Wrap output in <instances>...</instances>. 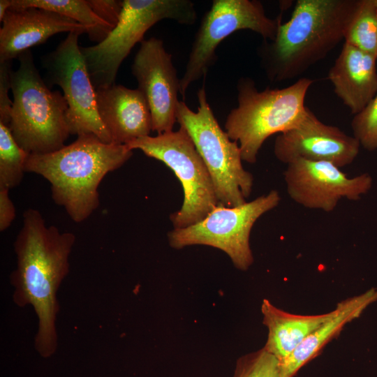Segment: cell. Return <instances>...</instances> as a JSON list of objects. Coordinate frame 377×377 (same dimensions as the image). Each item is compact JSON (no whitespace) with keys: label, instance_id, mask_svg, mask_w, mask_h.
<instances>
[{"label":"cell","instance_id":"3","mask_svg":"<svg viewBox=\"0 0 377 377\" xmlns=\"http://www.w3.org/2000/svg\"><path fill=\"white\" fill-rule=\"evenodd\" d=\"M132 155L126 145L105 143L93 134H84L55 151L29 154L25 172L47 180L54 203L74 222L81 223L98 207V187L105 176Z\"/></svg>","mask_w":377,"mask_h":377},{"label":"cell","instance_id":"9","mask_svg":"<svg viewBox=\"0 0 377 377\" xmlns=\"http://www.w3.org/2000/svg\"><path fill=\"white\" fill-rule=\"evenodd\" d=\"M281 23V15L267 16L257 0H214L202 18L195 35L185 71L180 78L179 94L185 99L190 85L205 77L217 60L219 45L235 31L251 30L263 40L274 39Z\"/></svg>","mask_w":377,"mask_h":377},{"label":"cell","instance_id":"6","mask_svg":"<svg viewBox=\"0 0 377 377\" xmlns=\"http://www.w3.org/2000/svg\"><path fill=\"white\" fill-rule=\"evenodd\" d=\"M198 106L193 111L184 101L176 110V121L192 139L211 176L220 205L235 207L246 202L253 177L242 165L238 143L218 123L210 107L205 87L197 93Z\"/></svg>","mask_w":377,"mask_h":377},{"label":"cell","instance_id":"15","mask_svg":"<svg viewBox=\"0 0 377 377\" xmlns=\"http://www.w3.org/2000/svg\"><path fill=\"white\" fill-rule=\"evenodd\" d=\"M0 29V62L12 61L31 47L61 32H90V29L54 12L29 7L10 8Z\"/></svg>","mask_w":377,"mask_h":377},{"label":"cell","instance_id":"17","mask_svg":"<svg viewBox=\"0 0 377 377\" xmlns=\"http://www.w3.org/2000/svg\"><path fill=\"white\" fill-rule=\"evenodd\" d=\"M377 59L345 43L327 78L352 114L360 112L377 94Z\"/></svg>","mask_w":377,"mask_h":377},{"label":"cell","instance_id":"26","mask_svg":"<svg viewBox=\"0 0 377 377\" xmlns=\"http://www.w3.org/2000/svg\"><path fill=\"white\" fill-rule=\"evenodd\" d=\"M92 11L113 29L117 24L123 8V0H87Z\"/></svg>","mask_w":377,"mask_h":377},{"label":"cell","instance_id":"29","mask_svg":"<svg viewBox=\"0 0 377 377\" xmlns=\"http://www.w3.org/2000/svg\"><path fill=\"white\" fill-rule=\"evenodd\" d=\"M374 3L375 6H376V8L377 9V0H374Z\"/></svg>","mask_w":377,"mask_h":377},{"label":"cell","instance_id":"19","mask_svg":"<svg viewBox=\"0 0 377 377\" xmlns=\"http://www.w3.org/2000/svg\"><path fill=\"white\" fill-rule=\"evenodd\" d=\"M261 311L268 336L263 347L275 356L279 363L288 357L304 340L331 315L332 311L318 315L288 313L264 300Z\"/></svg>","mask_w":377,"mask_h":377},{"label":"cell","instance_id":"7","mask_svg":"<svg viewBox=\"0 0 377 377\" xmlns=\"http://www.w3.org/2000/svg\"><path fill=\"white\" fill-rule=\"evenodd\" d=\"M165 19L193 25L197 20L194 3L190 0H123L119 20L106 38L96 45L80 47L94 88L114 84L119 68L133 47L151 27Z\"/></svg>","mask_w":377,"mask_h":377},{"label":"cell","instance_id":"8","mask_svg":"<svg viewBox=\"0 0 377 377\" xmlns=\"http://www.w3.org/2000/svg\"><path fill=\"white\" fill-rule=\"evenodd\" d=\"M126 145L165 163L181 182L184 200L180 209L170 215L174 228L201 221L219 205L208 170L184 128L142 137Z\"/></svg>","mask_w":377,"mask_h":377},{"label":"cell","instance_id":"14","mask_svg":"<svg viewBox=\"0 0 377 377\" xmlns=\"http://www.w3.org/2000/svg\"><path fill=\"white\" fill-rule=\"evenodd\" d=\"M360 144L354 137L337 126L325 124L307 108L301 121L279 133L274 153L284 163L297 159L329 162L341 168L353 162Z\"/></svg>","mask_w":377,"mask_h":377},{"label":"cell","instance_id":"4","mask_svg":"<svg viewBox=\"0 0 377 377\" xmlns=\"http://www.w3.org/2000/svg\"><path fill=\"white\" fill-rule=\"evenodd\" d=\"M313 80L302 77L282 89L259 91L255 81L242 77L237 82V105L228 113L225 131L238 143L242 160L256 162L264 142L271 135L296 126L306 114L305 97Z\"/></svg>","mask_w":377,"mask_h":377},{"label":"cell","instance_id":"13","mask_svg":"<svg viewBox=\"0 0 377 377\" xmlns=\"http://www.w3.org/2000/svg\"><path fill=\"white\" fill-rule=\"evenodd\" d=\"M131 73L150 110L152 131L157 134L172 131L177 122L180 79L162 40L151 37L140 43Z\"/></svg>","mask_w":377,"mask_h":377},{"label":"cell","instance_id":"21","mask_svg":"<svg viewBox=\"0 0 377 377\" xmlns=\"http://www.w3.org/2000/svg\"><path fill=\"white\" fill-rule=\"evenodd\" d=\"M343 39L345 43L377 59V9L374 0H358Z\"/></svg>","mask_w":377,"mask_h":377},{"label":"cell","instance_id":"20","mask_svg":"<svg viewBox=\"0 0 377 377\" xmlns=\"http://www.w3.org/2000/svg\"><path fill=\"white\" fill-rule=\"evenodd\" d=\"M11 9L35 7L57 13L90 29L88 34L98 43L113 29L91 9L87 0H11Z\"/></svg>","mask_w":377,"mask_h":377},{"label":"cell","instance_id":"27","mask_svg":"<svg viewBox=\"0 0 377 377\" xmlns=\"http://www.w3.org/2000/svg\"><path fill=\"white\" fill-rule=\"evenodd\" d=\"M9 189L0 187V231L8 228L14 221L16 212L9 196Z\"/></svg>","mask_w":377,"mask_h":377},{"label":"cell","instance_id":"12","mask_svg":"<svg viewBox=\"0 0 377 377\" xmlns=\"http://www.w3.org/2000/svg\"><path fill=\"white\" fill-rule=\"evenodd\" d=\"M287 165L283 176L288 194L309 209L332 212L341 199L360 200L372 186L368 173L350 178L329 162L297 159Z\"/></svg>","mask_w":377,"mask_h":377},{"label":"cell","instance_id":"23","mask_svg":"<svg viewBox=\"0 0 377 377\" xmlns=\"http://www.w3.org/2000/svg\"><path fill=\"white\" fill-rule=\"evenodd\" d=\"M233 377H281L279 362L263 348L239 357Z\"/></svg>","mask_w":377,"mask_h":377},{"label":"cell","instance_id":"1","mask_svg":"<svg viewBox=\"0 0 377 377\" xmlns=\"http://www.w3.org/2000/svg\"><path fill=\"white\" fill-rule=\"evenodd\" d=\"M22 221L14 242L17 266L10 276L13 301L19 307H33L38 318L35 348L42 357L48 358L58 346L57 294L69 273V258L76 238L71 232L47 226L36 209L25 210Z\"/></svg>","mask_w":377,"mask_h":377},{"label":"cell","instance_id":"22","mask_svg":"<svg viewBox=\"0 0 377 377\" xmlns=\"http://www.w3.org/2000/svg\"><path fill=\"white\" fill-rule=\"evenodd\" d=\"M29 154L15 140L9 127L0 122V187L10 190L21 183Z\"/></svg>","mask_w":377,"mask_h":377},{"label":"cell","instance_id":"25","mask_svg":"<svg viewBox=\"0 0 377 377\" xmlns=\"http://www.w3.org/2000/svg\"><path fill=\"white\" fill-rule=\"evenodd\" d=\"M11 61L0 62V122L8 126L13 101L8 96L10 89Z\"/></svg>","mask_w":377,"mask_h":377},{"label":"cell","instance_id":"28","mask_svg":"<svg viewBox=\"0 0 377 377\" xmlns=\"http://www.w3.org/2000/svg\"><path fill=\"white\" fill-rule=\"evenodd\" d=\"M11 0L0 1V22H2L7 11L11 7Z\"/></svg>","mask_w":377,"mask_h":377},{"label":"cell","instance_id":"18","mask_svg":"<svg viewBox=\"0 0 377 377\" xmlns=\"http://www.w3.org/2000/svg\"><path fill=\"white\" fill-rule=\"evenodd\" d=\"M377 301V289L339 302L330 316L309 334L284 360L279 363L281 377H293L315 357L331 339L349 322L358 318L371 304Z\"/></svg>","mask_w":377,"mask_h":377},{"label":"cell","instance_id":"11","mask_svg":"<svg viewBox=\"0 0 377 377\" xmlns=\"http://www.w3.org/2000/svg\"><path fill=\"white\" fill-rule=\"evenodd\" d=\"M80 32H70L43 59L48 81L63 91L68 104L66 121L71 135L93 134L105 143L110 135L99 117L96 91L78 45Z\"/></svg>","mask_w":377,"mask_h":377},{"label":"cell","instance_id":"24","mask_svg":"<svg viewBox=\"0 0 377 377\" xmlns=\"http://www.w3.org/2000/svg\"><path fill=\"white\" fill-rule=\"evenodd\" d=\"M353 136L365 149H377V94L351 121Z\"/></svg>","mask_w":377,"mask_h":377},{"label":"cell","instance_id":"2","mask_svg":"<svg viewBox=\"0 0 377 377\" xmlns=\"http://www.w3.org/2000/svg\"><path fill=\"white\" fill-rule=\"evenodd\" d=\"M358 0H297L290 19L274 40L257 48L273 83L293 79L324 59L343 39Z\"/></svg>","mask_w":377,"mask_h":377},{"label":"cell","instance_id":"16","mask_svg":"<svg viewBox=\"0 0 377 377\" xmlns=\"http://www.w3.org/2000/svg\"><path fill=\"white\" fill-rule=\"evenodd\" d=\"M95 91L98 113L111 143L127 145L149 135L152 131L151 112L138 89L114 84Z\"/></svg>","mask_w":377,"mask_h":377},{"label":"cell","instance_id":"5","mask_svg":"<svg viewBox=\"0 0 377 377\" xmlns=\"http://www.w3.org/2000/svg\"><path fill=\"white\" fill-rule=\"evenodd\" d=\"M10 74L13 101L8 127L19 146L29 154L60 149L71 135L66 121L67 102L51 91L36 68L30 50L18 57Z\"/></svg>","mask_w":377,"mask_h":377},{"label":"cell","instance_id":"10","mask_svg":"<svg viewBox=\"0 0 377 377\" xmlns=\"http://www.w3.org/2000/svg\"><path fill=\"white\" fill-rule=\"evenodd\" d=\"M281 199L279 193L272 190L241 205L219 204L201 221L169 232L170 245L177 249L196 244L213 246L227 253L237 269L246 270L253 262L249 243L251 229Z\"/></svg>","mask_w":377,"mask_h":377}]
</instances>
